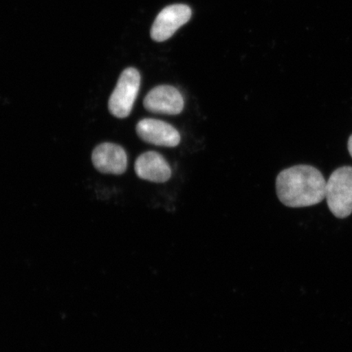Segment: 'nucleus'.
<instances>
[{
  "label": "nucleus",
  "instance_id": "4",
  "mask_svg": "<svg viewBox=\"0 0 352 352\" xmlns=\"http://www.w3.org/2000/svg\"><path fill=\"white\" fill-rule=\"evenodd\" d=\"M191 8L186 4H173L162 10L156 17L151 30L154 41L164 42L169 39L179 28L190 20Z\"/></svg>",
  "mask_w": 352,
  "mask_h": 352
},
{
  "label": "nucleus",
  "instance_id": "1",
  "mask_svg": "<svg viewBox=\"0 0 352 352\" xmlns=\"http://www.w3.org/2000/svg\"><path fill=\"white\" fill-rule=\"evenodd\" d=\"M277 197L288 208H300L320 204L327 197V182L320 171L308 165L285 169L276 180Z\"/></svg>",
  "mask_w": 352,
  "mask_h": 352
},
{
  "label": "nucleus",
  "instance_id": "9",
  "mask_svg": "<svg viewBox=\"0 0 352 352\" xmlns=\"http://www.w3.org/2000/svg\"><path fill=\"white\" fill-rule=\"evenodd\" d=\"M347 147H349V151L350 153V155L352 157V135L350 136L349 140V144H347Z\"/></svg>",
  "mask_w": 352,
  "mask_h": 352
},
{
  "label": "nucleus",
  "instance_id": "6",
  "mask_svg": "<svg viewBox=\"0 0 352 352\" xmlns=\"http://www.w3.org/2000/svg\"><path fill=\"white\" fill-rule=\"evenodd\" d=\"M136 133L144 142L157 146L176 147L180 143V134L173 126L164 121L144 118L136 125Z\"/></svg>",
  "mask_w": 352,
  "mask_h": 352
},
{
  "label": "nucleus",
  "instance_id": "3",
  "mask_svg": "<svg viewBox=\"0 0 352 352\" xmlns=\"http://www.w3.org/2000/svg\"><path fill=\"white\" fill-rule=\"evenodd\" d=\"M140 82L142 77L138 69L130 67L123 70L116 89L110 96V113L118 118H125L130 116L139 94Z\"/></svg>",
  "mask_w": 352,
  "mask_h": 352
},
{
  "label": "nucleus",
  "instance_id": "5",
  "mask_svg": "<svg viewBox=\"0 0 352 352\" xmlns=\"http://www.w3.org/2000/svg\"><path fill=\"white\" fill-rule=\"evenodd\" d=\"M144 107L153 113L178 116L183 111L184 100L177 88L160 85L153 88L145 96Z\"/></svg>",
  "mask_w": 352,
  "mask_h": 352
},
{
  "label": "nucleus",
  "instance_id": "8",
  "mask_svg": "<svg viewBox=\"0 0 352 352\" xmlns=\"http://www.w3.org/2000/svg\"><path fill=\"white\" fill-rule=\"evenodd\" d=\"M138 177L153 183H165L171 176L170 167L161 154L149 151L140 155L135 164Z\"/></svg>",
  "mask_w": 352,
  "mask_h": 352
},
{
  "label": "nucleus",
  "instance_id": "2",
  "mask_svg": "<svg viewBox=\"0 0 352 352\" xmlns=\"http://www.w3.org/2000/svg\"><path fill=\"white\" fill-rule=\"evenodd\" d=\"M329 210L338 219L352 214V167L342 166L333 171L327 182Z\"/></svg>",
  "mask_w": 352,
  "mask_h": 352
},
{
  "label": "nucleus",
  "instance_id": "7",
  "mask_svg": "<svg viewBox=\"0 0 352 352\" xmlns=\"http://www.w3.org/2000/svg\"><path fill=\"white\" fill-rule=\"evenodd\" d=\"M92 162L96 169L104 174L122 175L127 167L126 153L120 145L103 143L92 153Z\"/></svg>",
  "mask_w": 352,
  "mask_h": 352
}]
</instances>
